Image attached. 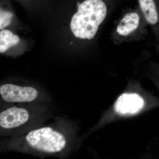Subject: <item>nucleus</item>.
I'll return each mask as SVG.
<instances>
[{
	"mask_svg": "<svg viewBox=\"0 0 159 159\" xmlns=\"http://www.w3.org/2000/svg\"><path fill=\"white\" fill-rule=\"evenodd\" d=\"M47 122L19 135L9 137L6 147L9 151L39 157L59 155L66 148L67 139L57 122L51 120Z\"/></svg>",
	"mask_w": 159,
	"mask_h": 159,
	"instance_id": "f257e3e1",
	"label": "nucleus"
},
{
	"mask_svg": "<svg viewBox=\"0 0 159 159\" xmlns=\"http://www.w3.org/2000/svg\"><path fill=\"white\" fill-rule=\"evenodd\" d=\"M52 109L44 104L12 105L0 112V128L9 137L27 132L51 120Z\"/></svg>",
	"mask_w": 159,
	"mask_h": 159,
	"instance_id": "f03ea898",
	"label": "nucleus"
},
{
	"mask_svg": "<svg viewBox=\"0 0 159 159\" xmlns=\"http://www.w3.org/2000/svg\"><path fill=\"white\" fill-rule=\"evenodd\" d=\"M77 6L78 10L71 20V30L76 37L92 39L106 16V6L101 0H87Z\"/></svg>",
	"mask_w": 159,
	"mask_h": 159,
	"instance_id": "7ed1b4c3",
	"label": "nucleus"
},
{
	"mask_svg": "<svg viewBox=\"0 0 159 159\" xmlns=\"http://www.w3.org/2000/svg\"><path fill=\"white\" fill-rule=\"evenodd\" d=\"M0 95L5 102L13 105L37 103L38 91L33 87L5 84L0 86Z\"/></svg>",
	"mask_w": 159,
	"mask_h": 159,
	"instance_id": "20e7f679",
	"label": "nucleus"
},
{
	"mask_svg": "<svg viewBox=\"0 0 159 159\" xmlns=\"http://www.w3.org/2000/svg\"><path fill=\"white\" fill-rule=\"evenodd\" d=\"M144 106V99L139 94L126 93L118 98L114 107L119 115H134L140 111Z\"/></svg>",
	"mask_w": 159,
	"mask_h": 159,
	"instance_id": "39448f33",
	"label": "nucleus"
},
{
	"mask_svg": "<svg viewBox=\"0 0 159 159\" xmlns=\"http://www.w3.org/2000/svg\"><path fill=\"white\" fill-rule=\"evenodd\" d=\"M139 16L136 12H130L125 15L117 27V31L123 36L128 35L138 28Z\"/></svg>",
	"mask_w": 159,
	"mask_h": 159,
	"instance_id": "423d86ee",
	"label": "nucleus"
},
{
	"mask_svg": "<svg viewBox=\"0 0 159 159\" xmlns=\"http://www.w3.org/2000/svg\"><path fill=\"white\" fill-rule=\"evenodd\" d=\"M140 7L145 19L149 24L154 25L158 21L157 11L152 0H140Z\"/></svg>",
	"mask_w": 159,
	"mask_h": 159,
	"instance_id": "0eeeda50",
	"label": "nucleus"
},
{
	"mask_svg": "<svg viewBox=\"0 0 159 159\" xmlns=\"http://www.w3.org/2000/svg\"><path fill=\"white\" fill-rule=\"evenodd\" d=\"M20 42V38L8 30L0 31V53H3Z\"/></svg>",
	"mask_w": 159,
	"mask_h": 159,
	"instance_id": "6e6552de",
	"label": "nucleus"
},
{
	"mask_svg": "<svg viewBox=\"0 0 159 159\" xmlns=\"http://www.w3.org/2000/svg\"><path fill=\"white\" fill-rule=\"evenodd\" d=\"M13 14L0 8V30L9 26L11 23Z\"/></svg>",
	"mask_w": 159,
	"mask_h": 159,
	"instance_id": "1a4fd4ad",
	"label": "nucleus"
}]
</instances>
